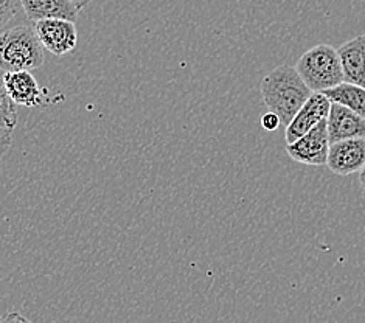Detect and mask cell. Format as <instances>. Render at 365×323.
Returning a JSON list of instances; mask_svg holds the SVG:
<instances>
[{
	"label": "cell",
	"mask_w": 365,
	"mask_h": 323,
	"mask_svg": "<svg viewBox=\"0 0 365 323\" xmlns=\"http://www.w3.org/2000/svg\"><path fill=\"white\" fill-rule=\"evenodd\" d=\"M324 93L331 103L344 104V106L350 108L356 113H359L365 118V89L358 84L353 83H341L331 89L324 91Z\"/></svg>",
	"instance_id": "7c38bea8"
},
{
	"label": "cell",
	"mask_w": 365,
	"mask_h": 323,
	"mask_svg": "<svg viewBox=\"0 0 365 323\" xmlns=\"http://www.w3.org/2000/svg\"><path fill=\"white\" fill-rule=\"evenodd\" d=\"M359 183H361L362 193L365 195V165H364V167H362V170L359 171Z\"/></svg>",
	"instance_id": "ac0fdd59"
},
{
	"label": "cell",
	"mask_w": 365,
	"mask_h": 323,
	"mask_svg": "<svg viewBox=\"0 0 365 323\" xmlns=\"http://www.w3.org/2000/svg\"><path fill=\"white\" fill-rule=\"evenodd\" d=\"M19 120V113H17L16 104L8 95L4 80L0 78V129L13 130Z\"/></svg>",
	"instance_id": "4fadbf2b"
},
{
	"label": "cell",
	"mask_w": 365,
	"mask_h": 323,
	"mask_svg": "<svg viewBox=\"0 0 365 323\" xmlns=\"http://www.w3.org/2000/svg\"><path fill=\"white\" fill-rule=\"evenodd\" d=\"M11 135H13V130H6V129H0V160H2V157L8 153L11 146Z\"/></svg>",
	"instance_id": "9a60e30c"
},
{
	"label": "cell",
	"mask_w": 365,
	"mask_h": 323,
	"mask_svg": "<svg viewBox=\"0 0 365 323\" xmlns=\"http://www.w3.org/2000/svg\"><path fill=\"white\" fill-rule=\"evenodd\" d=\"M329 143L365 137V118L344 104L331 103L327 117Z\"/></svg>",
	"instance_id": "9c48e42d"
},
{
	"label": "cell",
	"mask_w": 365,
	"mask_h": 323,
	"mask_svg": "<svg viewBox=\"0 0 365 323\" xmlns=\"http://www.w3.org/2000/svg\"><path fill=\"white\" fill-rule=\"evenodd\" d=\"M5 320V317L4 316H0V322H4Z\"/></svg>",
	"instance_id": "ffe728a7"
},
{
	"label": "cell",
	"mask_w": 365,
	"mask_h": 323,
	"mask_svg": "<svg viewBox=\"0 0 365 323\" xmlns=\"http://www.w3.org/2000/svg\"><path fill=\"white\" fill-rule=\"evenodd\" d=\"M44 50L55 56H63L75 50L78 43L76 25L67 19H42L33 25Z\"/></svg>",
	"instance_id": "8992f818"
},
{
	"label": "cell",
	"mask_w": 365,
	"mask_h": 323,
	"mask_svg": "<svg viewBox=\"0 0 365 323\" xmlns=\"http://www.w3.org/2000/svg\"><path fill=\"white\" fill-rule=\"evenodd\" d=\"M44 63V47L30 25H16L0 33V71L31 72Z\"/></svg>",
	"instance_id": "7a4b0ae2"
},
{
	"label": "cell",
	"mask_w": 365,
	"mask_h": 323,
	"mask_svg": "<svg viewBox=\"0 0 365 323\" xmlns=\"http://www.w3.org/2000/svg\"><path fill=\"white\" fill-rule=\"evenodd\" d=\"M365 165V137L329 143L327 167L337 176L359 173Z\"/></svg>",
	"instance_id": "52a82bcc"
},
{
	"label": "cell",
	"mask_w": 365,
	"mask_h": 323,
	"mask_svg": "<svg viewBox=\"0 0 365 323\" xmlns=\"http://www.w3.org/2000/svg\"><path fill=\"white\" fill-rule=\"evenodd\" d=\"M14 320H19V322H29V319L21 317L19 314H13V312H10V314H8V316H5V320H4V322H14Z\"/></svg>",
	"instance_id": "e0dca14e"
},
{
	"label": "cell",
	"mask_w": 365,
	"mask_h": 323,
	"mask_svg": "<svg viewBox=\"0 0 365 323\" xmlns=\"http://www.w3.org/2000/svg\"><path fill=\"white\" fill-rule=\"evenodd\" d=\"M346 83L365 89V34L356 36L337 48Z\"/></svg>",
	"instance_id": "8fae6325"
},
{
	"label": "cell",
	"mask_w": 365,
	"mask_h": 323,
	"mask_svg": "<svg viewBox=\"0 0 365 323\" xmlns=\"http://www.w3.org/2000/svg\"><path fill=\"white\" fill-rule=\"evenodd\" d=\"M22 10L30 21L67 19L75 22L81 10L72 0H21Z\"/></svg>",
	"instance_id": "30bf717a"
},
{
	"label": "cell",
	"mask_w": 365,
	"mask_h": 323,
	"mask_svg": "<svg viewBox=\"0 0 365 323\" xmlns=\"http://www.w3.org/2000/svg\"><path fill=\"white\" fill-rule=\"evenodd\" d=\"M2 80L8 95H10L16 106L42 108L53 103L48 91L46 87H42L29 71L5 72Z\"/></svg>",
	"instance_id": "5b68a950"
},
{
	"label": "cell",
	"mask_w": 365,
	"mask_h": 323,
	"mask_svg": "<svg viewBox=\"0 0 365 323\" xmlns=\"http://www.w3.org/2000/svg\"><path fill=\"white\" fill-rule=\"evenodd\" d=\"M280 125H282L280 118H278L277 113H274L271 111H269L266 116H263V118H262V126L266 130H275V129H278V126H280Z\"/></svg>",
	"instance_id": "2e32d148"
},
{
	"label": "cell",
	"mask_w": 365,
	"mask_h": 323,
	"mask_svg": "<svg viewBox=\"0 0 365 323\" xmlns=\"http://www.w3.org/2000/svg\"><path fill=\"white\" fill-rule=\"evenodd\" d=\"M72 2H73L78 8H80V10H83V8H84L86 5H89V4L92 2V0H72Z\"/></svg>",
	"instance_id": "d6986e66"
},
{
	"label": "cell",
	"mask_w": 365,
	"mask_h": 323,
	"mask_svg": "<svg viewBox=\"0 0 365 323\" xmlns=\"http://www.w3.org/2000/svg\"><path fill=\"white\" fill-rule=\"evenodd\" d=\"M22 11L21 0H0V33L13 27Z\"/></svg>",
	"instance_id": "5bb4252c"
},
{
	"label": "cell",
	"mask_w": 365,
	"mask_h": 323,
	"mask_svg": "<svg viewBox=\"0 0 365 323\" xmlns=\"http://www.w3.org/2000/svg\"><path fill=\"white\" fill-rule=\"evenodd\" d=\"M329 106H331V101L328 100L324 92H312L307 103L295 113L291 123L286 126V143L299 140L302 135H305L312 128H316L322 120L328 117Z\"/></svg>",
	"instance_id": "ba28073f"
},
{
	"label": "cell",
	"mask_w": 365,
	"mask_h": 323,
	"mask_svg": "<svg viewBox=\"0 0 365 323\" xmlns=\"http://www.w3.org/2000/svg\"><path fill=\"white\" fill-rule=\"evenodd\" d=\"M328 151L329 138L327 118L322 120L309 133L302 135L299 140L288 143V146H286V153H288L292 160L303 165H311V167L327 165Z\"/></svg>",
	"instance_id": "277c9868"
},
{
	"label": "cell",
	"mask_w": 365,
	"mask_h": 323,
	"mask_svg": "<svg viewBox=\"0 0 365 323\" xmlns=\"http://www.w3.org/2000/svg\"><path fill=\"white\" fill-rule=\"evenodd\" d=\"M295 68L312 92H324L345 81L339 51L328 43L309 48L300 56Z\"/></svg>",
	"instance_id": "3957f363"
},
{
	"label": "cell",
	"mask_w": 365,
	"mask_h": 323,
	"mask_svg": "<svg viewBox=\"0 0 365 323\" xmlns=\"http://www.w3.org/2000/svg\"><path fill=\"white\" fill-rule=\"evenodd\" d=\"M259 89H262L266 108L277 113L284 128L291 123L295 113L300 111L312 93L297 68L286 64L267 73L263 78Z\"/></svg>",
	"instance_id": "6da1fadb"
}]
</instances>
